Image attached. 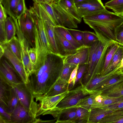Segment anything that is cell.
Returning <instances> with one entry per match:
<instances>
[{
  "instance_id": "obj_37",
  "label": "cell",
  "mask_w": 123,
  "mask_h": 123,
  "mask_svg": "<svg viewBox=\"0 0 123 123\" xmlns=\"http://www.w3.org/2000/svg\"><path fill=\"white\" fill-rule=\"evenodd\" d=\"M101 94L102 97V101L97 108H101L123 99V96L113 97Z\"/></svg>"
},
{
  "instance_id": "obj_15",
  "label": "cell",
  "mask_w": 123,
  "mask_h": 123,
  "mask_svg": "<svg viewBox=\"0 0 123 123\" xmlns=\"http://www.w3.org/2000/svg\"><path fill=\"white\" fill-rule=\"evenodd\" d=\"M11 123H38L34 117L20 103L11 113Z\"/></svg>"
},
{
  "instance_id": "obj_26",
  "label": "cell",
  "mask_w": 123,
  "mask_h": 123,
  "mask_svg": "<svg viewBox=\"0 0 123 123\" xmlns=\"http://www.w3.org/2000/svg\"><path fill=\"white\" fill-rule=\"evenodd\" d=\"M5 27L7 43L15 36L16 34L15 23L11 17L10 16L6 18L5 22Z\"/></svg>"
},
{
  "instance_id": "obj_10",
  "label": "cell",
  "mask_w": 123,
  "mask_h": 123,
  "mask_svg": "<svg viewBox=\"0 0 123 123\" xmlns=\"http://www.w3.org/2000/svg\"><path fill=\"white\" fill-rule=\"evenodd\" d=\"M120 63L113 70L104 75H96L92 77L85 86L89 91L98 92V90L104 83L111 79L123 74L120 69Z\"/></svg>"
},
{
  "instance_id": "obj_39",
  "label": "cell",
  "mask_w": 123,
  "mask_h": 123,
  "mask_svg": "<svg viewBox=\"0 0 123 123\" xmlns=\"http://www.w3.org/2000/svg\"><path fill=\"white\" fill-rule=\"evenodd\" d=\"M84 45L90 46L96 41L99 39L97 35L93 32L89 31H83Z\"/></svg>"
},
{
  "instance_id": "obj_36",
  "label": "cell",
  "mask_w": 123,
  "mask_h": 123,
  "mask_svg": "<svg viewBox=\"0 0 123 123\" xmlns=\"http://www.w3.org/2000/svg\"><path fill=\"white\" fill-rule=\"evenodd\" d=\"M77 65L71 63H64L60 77L68 82L70 75Z\"/></svg>"
},
{
  "instance_id": "obj_5",
  "label": "cell",
  "mask_w": 123,
  "mask_h": 123,
  "mask_svg": "<svg viewBox=\"0 0 123 123\" xmlns=\"http://www.w3.org/2000/svg\"><path fill=\"white\" fill-rule=\"evenodd\" d=\"M95 92L89 91L84 85H80L69 91L66 96L60 102L55 108L61 110L73 107L82 99Z\"/></svg>"
},
{
  "instance_id": "obj_21",
  "label": "cell",
  "mask_w": 123,
  "mask_h": 123,
  "mask_svg": "<svg viewBox=\"0 0 123 123\" xmlns=\"http://www.w3.org/2000/svg\"><path fill=\"white\" fill-rule=\"evenodd\" d=\"M57 3L71 16L80 23L82 18L78 15L73 0H60Z\"/></svg>"
},
{
  "instance_id": "obj_32",
  "label": "cell",
  "mask_w": 123,
  "mask_h": 123,
  "mask_svg": "<svg viewBox=\"0 0 123 123\" xmlns=\"http://www.w3.org/2000/svg\"><path fill=\"white\" fill-rule=\"evenodd\" d=\"M120 45L118 43L115 42L111 46L108 50L105 57L103 69L101 75L103 74L109 66L114 55Z\"/></svg>"
},
{
  "instance_id": "obj_50",
  "label": "cell",
  "mask_w": 123,
  "mask_h": 123,
  "mask_svg": "<svg viewBox=\"0 0 123 123\" xmlns=\"http://www.w3.org/2000/svg\"><path fill=\"white\" fill-rule=\"evenodd\" d=\"M0 58L3 56L4 49L2 46L0 44Z\"/></svg>"
},
{
  "instance_id": "obj_48",
  "label": "cell",
  "mask_w": 123,
  "mask_h": 123,
  "mask_svg": "<svg viewBox=\"0 0 123 123\" xmlns=\"http://www.w3.org/2000/svg\"><path fill=\"white\" fill-rule=\"evenodd\" d=\"M79 65V64L77 65L72 72L68 82L69 84L71 82H73L75 80L77 74Z\"/></svg>"
},
{
  "instance_id": "obj_27",
  "label": "cell",
  "mask_w": 123,
  "mask_h": 123,
  "mask_svg": "<svg viewBox=\"0 0 123 123\" xmlns=\"http://www.w3.org/2000/svg\"><path fill=\"white\" fill-rule=\"evenodd\" d=\"M19 0H2L0 3L4 6L7 13L10 16L16 17L17 8Z\"/></svg>"
},
{
  "instance_id": "obj_49",
  "label": "cell",
  "mask_w": 123,
  "mask_h": 123,
  "mask_svg": "<svg viewBox=\"0 0 123 123\" xmlns=\"http://www.w3.org/2000/svg\"><path fill=\"white\" fill-rule=\"evenodd\" d=\"M60 0H33L34 2L37 3H46L49 4L51 3H57Z\"/></svg>"
},
{
  "instance_id": "obj_51",
  "label": "cell",
  "mask_w": 123,
  "mask_h": 123,
  "mask_svg": "<svg viewBox=\"0 0 123 123\" xmlns=\"http://www.w3.org/2000/svg\"><path fill=\"white\" fill-rule=\"evenodd\" d=\"M92 0H73L75 4Z\"/></svg>"
},
{
  "instance_id": "obj_8",
  "label": "cell",
  "mask_w": 123,
  "mask_h": 123,
  "mask_svg": "<svg viewBox=\"0 0 123 123\" xmlns=\"http://www.w3.org/2000/svg\"><path fill=\"white\" fill-rule=\"evenodd\" d=\"M12 18L15 25L16 34L21 47L22 62L27 74H29L32 73L34 70L29 55V51L30 48V45L19 28L17 18L16 17Z\"/></svg>"
},
{
  "instance_id": "obj_33",
  "label": "cell",
  "mask_w": 123,
  "mask_h": 123,
  "mask_svg": "<svg viewBox=\"0 0 123 123\" xmlns=\"http://www.w3.org/2000/svg\"><path fill=\"white\" fill-rule=\"evenodd\" d=\"M123 81V74L114 77L103 84L97 91L102 92L109 89Z\"/></svg>"
},
{
  "instance_id": "obj_12",
  "label": "cell",
  "mask_w": 123,
  "mask_h": 123,
  "mask_svg": "<svg viewBox=\"0 0 123 123\" xmlns=\"http://www.w3.org/2000/svg\"><path fill=\"white\" fill-rule=\"evenodd\" d=\"M2 45L4 49L3 56L10 62L18 73L23 82L26 84L28 77L22 62L20 61L12 52L7 43Z\"/></svg>"
},
{
  "instance_id": "obj_14",
  "label": "cell",
  "mask_w": 123,
  "mask_h": 123,
  "mask_svg": "<svg viewBox=\"0 0 123 123\" xmlns=\"http://www.w3.org/2000/svg\"><path fill=\"white\" fill-rule=\"evenodd\" d=\"M99 44V40L93 43L89 47L86 69L81 81V84L84 86L91 78L96 60Z\"/></svg>"
},
{
  "instance_id": "obj_35",
  "label": "cell",
  "mask_w": 123,
  "mask_h": 123,
  "mask_svg": "<svg viewBox=\"0 0 123 123\" xmlns=\"http://www.w3.org/2000/svg\"><path fill=\"white\" fill-rule=\"evenodd\" d=\"M19 103L18 95L14 87L12 86L8 103V112L11 114Z\"/></svg>"
},
{
  "instance_id": "obj_24",
  "label": "cell",
  "mask_w": 123,
  "mask_h": 123,
  "mask_svg": "<svg viewBox=\"0 0 123 123\" xmlns=\"http://www.w3.org/2000/svg\"><path fill=\"white\" fill-rule=\"evenodd\" d=\"M54 30L75 47L78 48L83 46L80 45L75 39L67 28L63 26L57 25L54 26Z\"/></svg>"
},
{
  "instance_id": "obj_2",
  "label": "cell",
  "mask_w": 123,
  "mask_h": 123,
  "mask_svg": "<svg viewBox=\"0 0 123 123\" xmlns=\"http://www.w3.org/2000/svg\"><path fill=\"white\" fill-rule=\"evenodd\" d=\"M83 18L84 22L91 28L98 30L115 41L118 31L123 23V16L107 10Z\"/></svg>"
},
{
  "instance_id": "obj_9",
  "label": "cell",
  "mask_w": 123,
  "mask_h": 123,
  "mask_svg": "<svg viewBox=\"0 0 123 123\" xmlns=\"http://www.w3.org/2000/svg\"><path fill=\"white\" fill-rule=\"evenodd\" d=\"M75 5L78 15L81 18L107 10L101 0H92Z\"/></svg>"
},
{
  "instance_id": "obj_20",
  "label": "cell",
  "mask_w": 123,
  "mask_h": 123,
  "mask_svg": "<svg viewBox=\"0 0 123 123\" xmlns=\"http://www.w3.org/2000/svg\"><path fill=\"white\" fill-rule=\"evenodd\" d=\"M69 85L68 82L60 77L48 92L42 97L53 96L68 91Z\"/></svg>"
},
{
  "instance_id": "obj_19",
  "label": "cell",
  "mask_w": 123,
  "mask_h": 123,
  "mask_svg": "<svg viewBox=\"0 0 123 123\" xmlns=\"http://www.w3.org/2000/svg\"><path fill=\"white\" fill-rule=\"evenodd\" d=\"M12 86L7 82L0 78V105L8 112Z\"/></svg>"
},
{
  "instance_id": "obj_7",
  "label": "cell",
  "mask_w": 123,
  "mask_h": 123,
  "mask_svg": "<svg viewBox=\"0 0 123 123\" xmlns=\"http://www.w3.org/2000/svg\"><path fill=\"white\" fill-rule=\"evenodd\" d=\"M0 78L13 87L23 82L17 71L3 56L0 58Z\"/></svg>"
},
{
  "instance_id": "obj_55",
  "label": "cell",
  "mask_w": 123,
  "mask_h": 123,
  "mask_svg": "<svg viewBox=\"0 0 123 123\" xmlns=\"http://www.w3.org/2000/svg\"><path fill=\"white\" fill-rule=\"evenodd\" d=\"M122 15L123 16V13Z\"/></svg>"
},
{
  "instance_id": "obj_6",
  "label": "cell",
  "mask_w": 123,
  "mask_h": 123,
  "mask_svg": "<svg viewBox=\"0 0 123 123\" xmlns=\"http://www.w3.org/2000/svg\"><path fill=\"white\" fill-rule=\"evenodd\" d=\"M17 19L19 28L30 46L35 47V23L29 10L27 9Z\"/></svg>"
},
{
  "instance_id": "obj_22",
  "label": "cell",
  "mask_w": 123,
  "mask_h": 123,
  "mask_svg": "<svg viewBox=\"0 0 123 123\" xmlns=\"http://www.w3.org/2000/svg\"><path fill=\"white\" fill-rule=\"evenodd\" d=\"M123 123V108L117 110L100 120L98 123Z\"/></svg>"
},
{
  "instance_id": "obj_30",
  "label": "cell",
  "mask_w": 123,
  "mask_h": 123,
  "mask_svg": "<svg viewBox=\"0 0 123 123\" xmlns=\"http://www.w3.org/2000/svg\"><path fill=\"white\" fill-rule=\"evenodd\" d=\"M7 43L13 54L20 61H22L21 48L18 38L15 36Z\"/></svg>"
},
{
  "instance_id": "obj_41",
  "label": "cell",
  "mask_w": 123,
  "mask_h": 123,
  "mask_svg": "<svg viewBox=\"0 0 123 123\" xmlns=\"http://www.w3.org/2000/svg\"><path fill=\"white\" fill-rule=\"evenodd\" d=\"M39 3L46 11L56 26H57V24L56 18L52 6L50 4L46 3Z\"/></svg>"
},
{
  "instance_id": "obj_34",
  "label": "cell",
  "mask_w": 123,
  "mask_h": 123,
  "mask_svg": "<svg viewBox=\"0 0 123 123\" xmlns=\"http://www.w3.org/2000/svg\"><path fill=\"white\" fill-rule=\"evenodd\" d=\"M121 83L102 92L101 94L113 97L123 96V85Z\"/></svg>"
},
{
  "instance_id": "obj_16",
  "label": "cell",
  "mask_w": 123,
  "mask_h": 123,
  "mask_svg": "<svg viewBox=\"0 0 123 123\" xmlns=\"http://www.w3.org/2000/svg\"><path fill=\"white\" fill-rule=\"evenodd\" d=\"M55 34L59 55L63 58L68 55L74 54L80 49L90 46L84 45L78 48H75L55 31Z\"/></svg>"
},
{
  "instance_id": "obj_53",
  "label": "cell",
  "mask_w": 123,
  "mask_h": 123,
  "mask_svg": "<svg viewBox=\"0 0 123 123\" xmlns=\"http://www.w3.org/2000/svg\"><path fill=\"white\" fill-rule=\"evenodd\" d=\"M121 71L123 73V67L122 68V69H121Z\"/></svg>"
},
{
  "instance_id": "obj_42",
  "label": "cell",
  "mask_w": 123,
  "mask_h": 123,
  "mask_svg": "<svg viewBox=\"0 0 123 123\" xmlns=\"http://www.w3.org/2000/svg\"><path fill=\"white\" fill-rule=\"evenodd\" d=\"M11 114L0 105V123H11Z\"/></svg>"
},
{
  "instance_id": "obj_40",
  "label": "cell",
  "mask_w": 123,
  "mask_h": 123,
  "mask_svg": "<svg viewBox=\"0 0 123 123\" xmlns=\"http://www.w3.org/2000/svg\"><path fill=\"white\" fill-rule=\"evenodd\" d=\"M67 29L75 39L80 45H85L83 31L73 29Z\"/></svg>"
},
{
  "instance_id": "obj_31",
  "label": "cell",
  "mask_w": 123,
  "mask_h": 123,
  "mask_svg": "<svg viewBox=\"0 0 123 123\" xmlns=\"http://www.w3.org/2000/svg\"><path fill=\"white\" fill-rule=\"evenodd\" d=\"M105 6L116 14L122 15L123 13V0H111L106 2Z\"/></svg>"
},
{
  "instance_id": "obj_29",
  "label": "cell",
  "mask_w": 123,
  "mask_h": 123,
  "mask_svg": "<svg viewBox=\"0 0 123 123\" xmlns=\"http://www.w3.org/2000/svg\"><path fill=\"white\" fill-rule=\"evenodd\" d=\"M99 92H94L86 97L81 99L75 105L72 107H81L91 111L95 98Z\"/></svg>"
},
{
  "instance_id": "obj_52",
  "label": "cell",
  "mask_w": 123,
  "mask_h": 123,
  "mask_svg": "<svg viewBox=\"0 0 123 123\" xmlns=\"http://www.w3.org/2000/svg\"><path fill=\"white\" fill-rule=\"evenodd\" d=\"M123 67V55L120 62V69L121 70V69Z\"/></svg>"
},
{
  "instance_id": "obj_28",
  "label": "cell",
  "mask_w": 123,
  "mask_h": 123,
  "mask_svg": "<svg viewBox=\"0 0 123 123\" xmlns=\"http://www.w3.org/2000/svg\"><path fill=\"white\" fill-rule=\"evenodd\" d=\"M87 67V64L79 65L76 78L73 82L69 84L68 90L81 85V81L83 76L85 73Z\"/></svg>"
},
{
  "instance_id": "obj_46",
  "label": "cell",
  "mask_w": 123,
  "mask_h": 123,
  "mask_svg": "<svg viewBox=\"0 0 123 123\" xmlns=\"http://www.w3.org/2000/svg\"><path fill=\"white\" fill-rule=\"evenodd\" d=\"M116 41L123 47V23L119 28L117 35Z\"/></svg>"
},
{
  "instance_id": "obj_54",
  "label": "cell",
  "mask_w": 123,
  "mask_h": 123,
  "mask_svg": "<svg viewBox=\"0 0 123 123\" xmlns=\"http://www.w3.org/2000/svg\"><path fill=\"white\" fill-rule=\"evenodd\" d=\"M122 85H123V81L121 83Z\"/></svg>"
},
{
  "instance_id": "obj_17",
  "label": "cell",
  "mask_w": 123,
  "mask_h": 123,
  "mask_svg": "<svg viewBox=\"0 0 123 123\" xmlns=\"http://www.w3.org/2000/svg\"><path fill=\"white\" fill-rule=\"evenodd\" d=\"M77 107H71L60 110L54 117L56 123H77Z\"/></svg>"
},
{
  "instance_id": "obj_25",
  "label": "cell",
  "mask_w": 123,
  "mask_h": 123,
  "mask_svg": "<svg viewBox=\"0 0 123 123\" xmlns=\"http://www.w3.org/2000/svg\"><path fill=\"white\" fill-rule=\"evenodd\" d=\"M111 113L100 108L92 109L90 112L87 123H98L102 119Z\"/></svg>"
},
{
  "instance_id": "obj_13",
  "label": "cell",
  "mask_w": 123,
  "mask_h": 123,
  "mask_svg": "<svg viewBox=\"0 0 123 123\" xmlns=\"http://www.w3.org/2000/svg\"><path fill=\"white\" fill-rule=\"evenodd\" d=\"M69 91L52 96H43L38 98L36 101H39V108L37 117L42 115L44 112L55 107L66 96Z\"/></svg>"
},
{
  "instance_id": "obj_56",
  "label": "cell",
  "mask_w": 123,
  "mask_h": 123,
  "mask_svg": "<svg viewBox=\"0 0 123 123\" xmlns=\"http://www.w3.org/2000/svg\"><path fill=\"white\" fill-rule=\"evenodd\" d=\"M2 0H0V1H2Z\"/></svg>"
},
{
  "instance_id": "obj_23",
  "label": "cell",
  "mask_w": 123,
  "mask_h": 123,
  "mask_svg": "<svg viewBox=\"0 0 123 123\" xmlns=\"http://www.w3.org/2000/svg\"><path fill=\"white\" fill-rule=\"evenodd\" d=\"M123 55V47L120 45L114 55L108 67L102 75L111 71L120 63Z\"/></svg>"
},
{
  "instance_id": "obj_44",
  "label": "cell",
  "mask_w": 123,
  "mask_h": 123,
  "mask_svg": "<svg viewBox=\"0 0 123 123\" xmlns=\"http://www.w3.org/2000/svg\"><path fill=\"white\" fill-rule=\"evenodd\" d=\"M27 9L25 0H19L16 12V17L17 18L25 12Z\"/></svg>"
},
{
  "instance_id": "obj_4",
  "label": "cell",
  "mask_w": 123,
  "mask_h": 123,
  "mask_svg": "<svg viewBox=\"0 0 123 123\" xmlns=\"http://www.w3.org/2000/svg\"><path fill=\"white\" fill-rule=\"evenodd\" d=\"M14 87L20 103L34 117H36L39 108V104L35 102L34 96L23 82L15 85Z\"/></svg>"
},
{
  "instance_id": "obj_43",
  "label": "cell",
  "mask_w": 123,
  "mask_h": 123,
  "mask_svg": "<svg viewBox=\"0 0 123 123\" xmlns=\"http://www.w3.org/2000/svg\"><path fill=\"white\" fill-rule=\"evenodd\" d=\"M123 108V99L100 108L102 109L105 111H109L111 113L117 110Z\"/></svg>"
},
{
  "instance_id": "obj_47",
  "label": "cell",
  "mask_w": 123,
  "mask_h": 123,
  "mask_svg": "<svg viewBox=\"0 0 123 123\" xmlns=\"http://www.w3.org/2000/svg\"><path fill=\"white\" fill-rule=\"evenodd\" d=\"M6 10L2 4L0 3V21H5L7 18Z\"/></svg>"
},
{
  "instance_id": "obj_18",
  "label": "cell",
  "mask_w": 123,
  "mask_h": 123,
  "mask_svg": "<svg viewBox=\"0 0 123 123\" xmlns=\"http://www.w3.org/2000/svg\"><path fill=\"white\" fill-rule=\"evenodd\" d=\"M90 46L80 49L74 54L63 58L64 64L69 63L76 65L87 64Z\"/></svg>"
},
{
  "instance_id": "obj_45",
  "label": "cell",
  "mask_w": 123,
  "mask_h": 123,
  "mask_svg": "<svg viewBox=\"0 0 123 123\" xmlns=\"http://www.w3.org/2000/svg\"><path fill=\"white\" fill-rule=\"evenodd\" d=\"M29 53L31 63L35 71L37 57V51L35 47L30 48L29 50Z\"/></svg>"
},
{
  "instance_id": "obj_11",
  "label": "cell",
  "mask_w": 123,
  "mask_h": 123,
  "mask_svg": "<svg viewBox=\"0 0 123 123\" xmlns=\"http://www.w3.org/2000/svg\"><path fill=\"white\" fill-rule=\"evenodd\" d=\"M49 4L52 6L54 10L57 25L67 27L70 29L78 27V24L80 23L79 22L71 16L57 3H52Z\"/></svg>"
},
{
  "instance_id": "obj_3",
  "label": "cell",
  "mask_w": 123,
  "mask_h": 123,
  "mask_svg": "<svg viewBox=\"0 0 123 123\" xmlns=\"http://www.w3.org/2000/svg\"><path fill=\"white\" fill-rule=\"evenodd\" d=\"M94 30L98 38L99 44L91 78L96 75H101L103 69L105 57L108 50L113 44L117 42L106 37L97 30Z\"/></svg>"
},
{
  "instance_id": "obj_1",
  "label": "cell",
  "mask_w": 123,
  "mask_h": 123,
  "mask_svg": "<svg viewBox=\"0 0 123 123\" xmlns=\"http://www.w3.org/2000/svg\"><path fill=\"white\" fill-rule=\"evenodd\" d=\"M64 64L63 58L49 53L42 65L29 76L25 84L36 100L45 95L60 77Z\"/></svg>"
},
{
  "instance_id": "obj_38",
  "label": "cell",
  "mask_w": 123,
  "mask_h": 123,
  "mask_svg": "<svg viewBox=\"0 0 123 123\" xmlns=\"http://www.w3.org/2000/svg\"><path fill=\"white\" fill-rule=\"evenodd\" d=\"M90 112L84 108L77 107L76 111L77 123H87Z\"/></svg>"
}]
</instances>
